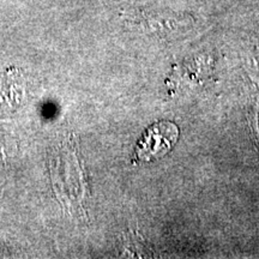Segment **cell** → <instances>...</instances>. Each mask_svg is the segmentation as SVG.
I'll return each mask as SVG.
<instances>
[{"instance_id": "1", "label": "cell", "mask_w": 259, "mask_h": 259, "mask_svg": "<svg viewBox=\"0 0 259 259\" xmlns=\"http://www.w3.org/2000/svg\"><path fill=\"white\" fill-rule=\"evenodd\" d=\"M179 128L173 122L161 120L145 130L136 145L135 156L141 162H149L163 157L177 144Z\"/></svg>"}]
</instances>
